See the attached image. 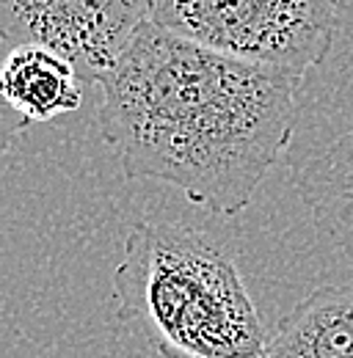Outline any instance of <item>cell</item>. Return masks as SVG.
Masks as SVG:
<instances>
[{
  "mask_svg": "<svg viewBox=\"0 0 353 358\" xmlns=\"http://www.w3.org/2000/svg\"><path fill=\"white\" fill-rule=\"evenodd\" d=\"M301 75L144 22L99 78V133L127 179H158L213 215L243 213L293 133Z\"/></svg>",
  "mask_w": 353,
  "mask_h": 358,
  "instance_id": "1",
  "label": "cell"
},
{
  "mask_svg": "<svg viewBox=\"0 0 353 358\" xmlns=\"http://www.w3.org/2000/svg\"><path fill=\"white\" fill-rule=\"evenodd\" d=\"M119 320L163 358H265L268 331L232 257L196 229L141 221L113 270Z\"/></svg>",
  "mask_w": 353,
  "mask_h": 358,
  "instance_id": "2",
  "label": "cell"
},
{
  "mask_svg": "<svg viewBox=\"0 0 353 358\" xmlns=\"http://www.w3.org/2000/svg\"><path fill=\"white\" fill-rule=\"evenodd\" d=\"M284 163L314 226L353 259V0L340 3L331 45L301 75Z\"/></svg>",
  "mask_w": 353,
  "mask_h": 358,
  "instance_id": "3",
  "label": "cell"
},
{
  "mask_svg": "<svg viewBox=\"0 0 353 358\" xmlns=\"http://www.w3.org/2000/svg\"><path fill=\"white\" fill-rule=\"evenodd\" d=\"M149 22L226 55L304 75L328 50L340 0H146Z\"/></svg>",
  "mask_w": 353,
  "mask_h": 358,
  "instance_id": "4",
  "label": "cell"
},
{
  "mask_svg": "<svg viewBox=\"0 0 353 358\" xmlns=\"http://www.w3.org/2000/svg\"><path fill=\"white\" fill-rule=\"evenodd\" d=\"M146 20V0H0V36L64 55L83 83H99Z\"/></svg>",
  "mask_w": 353,
  "mask_h": 358,
  "instance_id": "5",
  "label": "cell"
},
{
  "mask_svg": "<svg viewBox=\"0 0 353 358\" xmlns=\"http://www.w3.org/2000/svg\"><path fill=\"white\" fill-rule=\"evenodd\" d=\"M0 96L28 124L53 122L83 102L78 69L39 45H14L0 64Z\"/></svg>",
  "mask_w": 353,
  "mask_h": 358,
  "instance_id": "6",
  "label": "cell"
},
{
  "mask_svg": "<svg viewBox=\"0 0 353 358\" xmlns=\"http://www.w3.org/2000/svg\"><path fill=\"white\" fill-rule=\"evenodd\" d=\"M265 358H353V284H323L268 334Z\"/></svg>",
  "mask_w": 353,
  "mask_h": 358,
  "instance_id": "7",
  "label": "cell"
},
{
  "mask_svg": "<svg viewBox=\"0 0 353 358\" xmlns=\"http://www.w3.org/2000/svg\"><path fill=\"white\" fill-rule=\"evenodd\" d=\"M8 50H11V45L0 36V64H3V58H6ZM25 127H28V122H22V119L3 102V96H0V160L8 155V149L14 146V141L25 133Z\"/></svg>",
  "mask_w": 353,
  "mask_h": 358,
  "instance_id": "8",
  "label": "cell"
}]
</instances>
